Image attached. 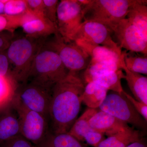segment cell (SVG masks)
Here are the masks:
<instances>
[{
  "instance_id": "cell-2",
  "label": "cell",
  "mask_w": 147,
  "mask_h": 147,
  "mask_svg": "<svg viewBox=\"0 0 147 147\" xmlns=\"http://www.w3.org/2000/svg\"><path fill=\"white\" fill-rule=\"evenodd\" d=\"M46 38L23 36L13 38L5 53L9 64V76L16 85L27 82L32 64Z\"/></svg>"
},
{
  "instance_id": "cell-11",
  "label": "cell",
  "mask_w": 147,
  "mask_h": 147,
  "mask_svg": "<svg viewBox=\"0 0 147 147\" xmlns=\"http://www.w3.org/2000/svg\"><path fill=\"white\" fill-rule=\"evenodd\" d=\"M112 32L117 39L121 49L147 56V41L126 18L121 20Z\"/></svg>"
},
{
  "instance_id": "cell-26",
  "label": "cell",
  "mask_w": 147,
  "mask_h": 147,
  "mask_svg": "<svg viewBox=\"0 0 147 147\" xmlns=\"http://www.w3.org/2000/svg\"><path fill=\"white\" fill-rule=\"evenodd\" d=\"M24 13L18 16H11L5 14L0 15V32L9 31L13 32L14 29L21 27L23 24Z\"/></svg>"
},
{
  "instance_id": "cell-35",
  "label": "cell",
  "mask_w": 147,
  "mask_h": 147,
  "mask_svg": "<svg viewBox=\"0 0 147 147\" xmlns=\"http://www.w3.org/2000/svg\"><path fill=\"white\" fill-rule=\"evenodd\" d=\"M126 147H147L146 144L144 139L132 143Z\"/></svg>"
},
{
  "instance_id": "cell-9",
  "label": "cell",
  "mask_w": 147,
  "mask_h": 147,
  "mask_svg": "<svg viewBox=\"0 0 147 147\" xmlns=\"http://www.w3.org/2000/svg\"><path fill=\"white\" fill-rule=\"evenodd\" d=\"M46 44L55 51L69 72L78 73L85 70L90 61L89 55L74 42H66L59 34Z\"/></svg>"
},
{
  "instance_id": "cell-12",
  "label": "cell",
  "mask_w": 147,
  "mask_h": 147,
  "mask_svg": "<svg viewBox=\"0 0 147 147\" xmlns=\"http://www.w3.org/2000/svg\"><path fill=\"white\" fill-rule=\"evenodd\" d=\"M19 135V116L11 101L0 108V144Z\"/></svg>"
},
{
  "instance_id": "cell-25",
  "label": "cell",
  "mask_w": 147,
  "mask_h": 147,
  "mask_svg": "<svg viewBox=\"0 0 147 147\" xmlns=\"http://www.w3.org/2000/svg\"><path fill=\"white\" fill-rule=\"evenodd\" d=\"M119 69H122V56L121 63L108 62H92L90 61L89 64L84 71V78H86L92 75L117 71Z\"/></svg>"
},
{
  "instance_id": "cell-17",
  "label": "cell",
  "mask_w": 147,
  "mask_h": 147,
  "mask_svg": "<svg viewBox=\"0 0 147 147\" xmlns=\"http://www.w3.org/2000/svg\"><path fill=\"white\" fill-rule=\"evenodd\" d=\"M147 1L135 0L129 7L126 18L147 41Z\"/></svg>"
},
{
  "instance_id": "cell-31",
  "label": "cell",
  "mask_w": 147,
  "mask_h": 147,
  "mask_svg": "<svg viewBox=\"0 0 147 147\" xmlns=\"http://www.w3.org/2000/svg\"><path fill=\"white\" fill-rule=\"evenodd\" d=\"M105 139L104 134L98 131L93 130L89 131L86 134L84 137V141L94 147H96L98 145Z\"/></svg>"
},
{
  "instance_id": "cell-27",
  "label": "cell",
  "mask_w": 147,
  "mask_h": 147,
  "mask_svg": "<svg viewBox=\"0 0 147 147\" xmlns=\"http://www.w3.org/2000/svg\"><path fill=\"white\" fill-rule=\"evenodd\" d=\"M28 11L26 0H7L5 4L4 13L8 16H18Z\"/></svg>"
},
{
  "instance_id": "cell-13",
  "label": "cell",
  "mask_w": 147,
  "mask_h": 147,
  "mask_svg": "<svg viewBox=\"0 0 147 147\" xmlns=\"http://www.w3.org/2000/svg\"><path fill=\"white\" fill-rule=\"evenodd\" d=\"M89 124L93 130L105 134L108 137L124 131L129 127L128 124L101 110L91 119Z\"/></svg>"
},
{
  "instance_id": "cell-21",
  "label": "cell",
  "mask_w": 147,
  "mask_h": 147,
  "mask_svg": "<svg viewBox=\"0 0 147 147\" xmlns=\"http://www.w3.org/2000/svg\"><path fill=\"white\" fill-rule=\"evenodd\" d=\"M98 111L96 109L88 108L82 115L77 119L71 127L68 133L79 141H84L86 134L93 130L89 124L91 119Z\"/></svg>"
},
{
  "instance_id": "cell-29",
  "label": "cell",
  "mask_w": 147,
  "mask_h": 147,
  "mask_svg": "<svg viewBox=\"0 0 147 147\" xmlns=\"http://www.w3.org/2000/svg\"><path fill=\"white\" fill-rule=\"evenodd\" d=\"M0 147H38L21 135L0 144Z\"/></svg>"
},
{
  "instance_id": "cell-15",
  "label": "cell",
  "mask_w": 147,
  "mask_h": 147,
  "mask_svg": "<svg viewBox=\"0 0 147 147\" xmlns=\"http://www.w3.org/2000/svg\"><path fill=\"white\" fill-rule=\"evenodd\" d=\"M83 49L90 58L92 62H115L121 63V55L104 47L83 40L73 41Z\"/></svg>"
},
{
  "instance_id": "cell-8",
  "label": "cell",
  "mask_w": 147,
  "mask_h": 147,
  "mask_svg": "<svg viewBox=\"0 0 147 147\" xmlns=\"http://www.w3.org/2000/svg\"><path fill=\"white\" fill-rule=\"evenodd\" d=\"M84 5L79 0H62L57 9V29L58 34L66 42L72 38L84 22Z\"/></svg>"
},
{
  "instance_id": "cell-19",
  "label": "cell",
  "mask_w": 147,
  "mask_h": 147,
  "mask_svg": "<svg viewBox=\"0 0 147 147\" xmlns=\"http://www.w3.org/2000/svg\"><path fill=\"white\" fill-rule=\"evenodd\" d=\"M125 75L122 69H119L117 71L92 75L84 78V81L86 84L93 82L104 87L108 90H110L121 94L124 91L121 80L125 79Z\"/></svg>"
},
{
  "instance_id": "cell-30",
  "label": "cell",
  "mask_w": 147,
  "mask_h": 147,
  "mask_svg": "<svg viewBox=\"0 0 147 147\" xmlns=\"http://www.w3.org/2000/svg\"><path fill=\"white\" fill-rule=\"evenodd\" d=\"M28 11L36 17L45 18L43 14V0H26Z\"/></svg>"
},
{
  "instance_id": "cell-22",
  "label": "cell",
  "mask_w": 147,
  "mask_h": 147,
  "mask_svg": "<svg viewBox=\"0 0 147 147\" xmlns=\"http://www.w3.org/2000/svg\"><path fill=\"white\" fill-rule=\"evenodd\" d=\"M38 147H86L68 133L54 134L51 132Z\"/></svg>"
},
{
  "instance_id": "cell-4",
  "label": "cell",
  "mask_w": 147,
  "mask_h": 147,
  "mask_svg": "<svg viewBox=\"0 0 147 147\" xmlns=\"http://www.w3.org/2000/svg\"><path fill=\"white\" fill-rule=\"evenodd\" d=\"M134 1L135 0H89L83 8L84 21L100 23L112 32L121 20L126 18L129 7Z\"/></svg>"
},
{
  "instance_id": "cell-5",
  "label": "cell",
  "mask_w": 147,
  "mask_h": 147,
  "mask_svg": "<svg viewBox=\"0 0 147 147\" xmlns=\"http://www.w3.org/2000/svg\"><path fill=\"white\" fill-rule=\"evenodd\" d=\"M52 89L28 81L17 86L12 100L24 108L41 114L49 121Z\"/></svg>"
},
{
  "instance_id": "cell-14",
  "label": "cell",
  "mask_w": 147,
  "mask_h": 147,
  "mask_svg": "<svg viewBox=\"0 0 147 147\" xmlns=\"http://www.w3.org/2000/svg\"><path fill=\"white\" fill-rule=\"evenodd\" d=\"M21 27L26 35L35 38H46L50 35L58 33L55 25L46 18H38L29 11Z\"/></svg>"
},
{
  "instance_id": "cell-32",
  "label": "cell",
  "mask_w": 147,
  "mask_h": 147,
  "mask_svg": "<svg viewBox=\"0 0 147 147\" xmlns=\"http://www.w3.org/2000/svg\"><path fill=\"white\" fill-rule=\"evenodd\" d=\"M124 94L128 98L129 101L131 103L133 107L137 110V112L146 121H147V105L143 102L136 100L134 97L124 91Z\"/></svg>"
},
{
  "instance_id": "cell-36",
  "label": "cell",
  "mask_w": 147,
  "mask_h": 147,
  "mask_svg": "<svg viewBox=\"0 0 147 147\" xmlns=\"http://www.w3.org/2000/svg\"><path fill=\"white\" fill-rule=\"evenodd\" d=\"M7 0H0V15L4 14V9L5 4Z\"/></svg>"
},
{
  "instance_id": "cell-24",
  "label": "cell",
  "mask_w": 147,
  "mask_h": 147,
  "mask_svg": "<svg viewBox=\"0 0 147 147\" xmlns=\"http://www.w3.org/2000/svg\"><path fill=\"white\" fill-rule=\"evenodd\" d=\"M17 85L9 76H0V108L13 100Z\"/></svg>"
},
{
  "instance_id": "cell-34",
  "label": "cell",
  "mask_w": 147,
  "mask_h": 147,
  "mask_svg": "<svg viewBox=\"0 0 147 147\" xmlns=\"http://www.w3.org/2000/svg\"><path fill=\"white\" fill-rule=\"evenodd\" d=\"M9 76V64L5 51L0 52V76Z\"/></svg>"
},
{
  "instance_id": "cell-10",
  "label": "cell",
  "mask_w": 147,
  "mask_h": 147,
  "mask_svg": "<svg viewBox=\"0 0 147 147\" xmlns=\"http://www.w3.org/2000/svg\"><path fill=\"white\" fill-rule=\"evenodd\" d=\"M112 32L104 25L94 21H84L72 38V41L80 40L101 45L121 55V49L113 40Z\"/></svg>"
},
{
  "instance_id": "cell-23",
  "label": "cell",
  "mask_w": 147,
  "mask_h": 147,
  "mask_svg": "<svg viewBox=\"0 0 147 147\" xmlns=\"http://www.w3.org/2000/svg\"><path fill=\"white\" fill-rule=\"evenodd\" d=\"M122 53L125 65L128 70L135 73L147 75L146 55H132L131 52L127 53L126 51H122Z\"/></svg>"
},
{
  "instance_id": "cell-1",
  "label": "cell",
  "mask_w": 147,
  "mask_h": 147,
  "mask_svg": "<svg viewBox=\"0 0 147 147\" xmlns=\"http://www.w3.org/2000/svg\"><path fill=\"white\" fill-rule=\"evenodd\" d=\"M85 87L78 73L69 72L64 79L55 84L49 111L52 133H68L80 112Z\"/></svg>"
},
{
  "instance_id": "cell-6",
  "label": "cell",
  "mask_w": 147,
  "mask_h": 147,
  "mask_svg": "<svg viewBox=\"0 0 147 147\" xmlns=\"http://www.w3.org/2000/svg\"><path fill=\"white\" fill-rule=\"evenodd\" d=\"M123 92L107 94L99 108L101 111L130 124L139 130H146V121L135 110Z\"/></svg>"
},
{
  "instance_id": "cell-20",
  "label": "cell",
  "mask_w": 147,
  "mask_h": 147,
  "mask_svg": "<svg viewBox=\"0 0 147 147\" xmlns=\"http://www.w3.org/2000/svg\"><path fill=\"white\" fill-rule=\"evenodd\" d=\"M108 90L93 82L85 86L82 95V102L90 108L96 109L105 99Z\"/></svg>"
},
{
  "instance_id": "cell-33",
  "label": "cell",
  "mask_w": 147,
  "mask_h": 147,
  "mask_svg": "<svg viewBox=\"0 0 147 147\" xmlns=\"http://www.w3.org/2000/svg\"><path fill=\"white\" fill-rule=\"evenodd\" d=\"M13 38V32L9 31L0 32V52L7 50Z\"/></svg>"
},
{
  "instance_id": "cell-18",
  "label": "cell",
  "mask_w": 147,
  "mask_h": 147,
  "mask_svg": "<svg viewBox=\"0 0 147 147\" xmlns=\"http://www.w3.org/2000/svg\"><path fill=\"white\" fill-rule=\"evenodd\" d=\"M142 131L129 127L124 131L108 137L96 147H126L143 139Z\"/></svg>"
},
{
  "instance_id": "cell-28",
  "label": "cell",
  "mask_w": 147,
  "mask_h": 147,
  "mask_svg": "<svg viewBox=\"0 0 147 147\" xmlns=\"http://www.w3.org/2000/svg\"><path fill=\"white\" fill-rule=\"evenodd\" d=\"M43 2L44 18L57 27V9L59 1L58 0H43Z\"/></svg>"
},
{
  "instance_id": "cell-7",
  "label": "cell",
  "mask_w": 147,
  "mask_h": 147,
  "mask_svg": "<svg viewBox=\"0 0 147 147\" xmlns=\"http://www.w3.org/2000/svg\"><path fill=\"white\" fill-rule=\"evenodd\" d=\"M12 101L19 116L21 135L39 146L52 132L49 120L41 114Z\"/></svg>"
},
{
  "instance_id": "cell-3",
  "label": "cell",
  "mask_w": 147,
  "mask_h": 147,
  "mask_svg": "<svg viewBox=\"0 0 147 147\" xmlns=\"http://www.w3.org/2000/svg\"><path fill=\"white\" fill-rule=\"evenodd\" d=\"M69 71L57 53L46 41L35 57L27 82H33L53 89L55 84L68 75Z\"/></svg>"
},
{
  "instance_id": "cell-16",
  "label": "cell",
  "mask_w": 147,
  "mask_h": 147,
  "mask_svg": "<svg viewBox=\"0 0 147 147\" xmlns=\"http://www.w3.org/2000/svg\"><path fill=\"white\" fill-rule=\"evenodd\" d=\"M122 69L125 72L129 88L136 100L147 105V78L140 74L129 71L126 68L124 62L122 52Z\"/></svg>"
}]
</instances>
